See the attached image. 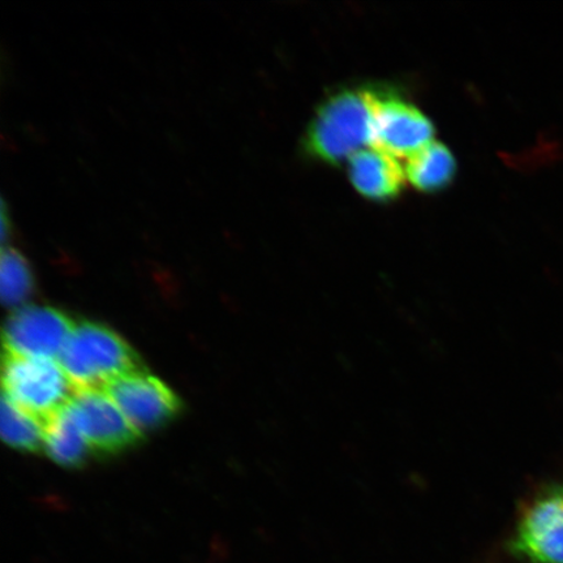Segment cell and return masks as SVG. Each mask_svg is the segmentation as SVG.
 Wrapping results in <instances>:
<instances>
[{"label":"cell","instance_id":"cell-1","mask_svg":"<svg viewBox=\"0 0 563 563\" xmlns=\"http://www.w3.org/2000/svg\"><path fill=\"white\" fill-rule=\"evenodd\" d=\"M375 145V84L341 87L316 109L302 137L307 157L330 166Z\"/></svg>","mask_w":563,"mask_h":563},{"label":"cell","instance_id":"cell-2","mask_svg":"<svg viewBox=\"0 0 563 563\" xmlns=\"http://www.w3.org/2000/svg\"><path fill=\"white\" fill-rule=\"evenodd\" d=\"M58 363L75 391L104 390L115 379L145 369L121 334L95 321L76 323Z\"/></svg>","mask_w":563,"mask_h":563},{"label":"cell","instance_id":"cell-3","mask_svg":"<svg viewBox=\"0 0 563 563\" xmlns=\"http://www.w3.org/2000/svg\"><path fill=\"white\" fill-rule=\"evenodd\" d=\"M3 397L46 427L69 405L75 389L58 361L3 351Z\"/></svg>","mask_w":563,"mask_h":563},{"label":"cell","instance_id":"cell-4","mask_svg":"<svg viewBox=\"0 0 563 563\" xmlns=\"http://www.w3.org/2000/svg\"><path fill=\"white\" fill-rule=\"evenodd\" d=\"M434 126L424 112L386 84H375V147L411 157L432 143Z\"/></svg>","mask_w":563,"mask_h":563},{"label":"cell","instance_id":"cell-5","mask_svg":"<svg viewBox=\"0 0 563 563\" xmlns=\"http://www.w3.org/2000/svg\"><path fill=\"white\" fill-rule=\"evenodd\" d=\"M511 551L532 563H563V485L544 489L525 506Z\"/></svg>","mask_w":563,"mask_h":563},{"label":"cell","instance_id":"cell-6","mask_svg":"<svg viewBox=\"0 0 563 563\" xmlns=\"http://www.w3.org/2000/svg\"><path fill=\"white\" fill-rule=\"evenodd\" d=\"M103 391L140 433L166 426L181 411L180 399L172 387L146 369L115 379Z\"/></svg>","mask_w":563,"mask_h":563},{"label":"cell","instance_id":"cell-7","mask_svg":"<svg viewBox=\"0 0 563 563\" xmlns=\"http://www.w3.org/2000/svg\"><path fill=\"white\" fill-rule=\"evenodd\" d=\"M76 322L53 307L25 306L13 311L3 329L4 350L58 361Z\"/></svg>","mask_w":563,"mask_h":563},{"label":"cell","instance_id":"cell-8","mask_svg":"<svg viewBox=\"0 0 563 563\" xmlns=\"http://www.w3.org/2000/svg\"><path fill=\"white\" fill-rule=\"evenodd\" d=\"M70 406L93 454L115 455L143 439L103 390L75 391Z\"/></svg>","mask_w":563,"mask_h":563},{"label":"cell","instance_id":"cell-9","mask_svg":"<svg viewBox=\"0 0 563 563\" xmlns=\"http://www.w3.org/2000/svg\"><path fill=\"white\" fill-rule=\"evenodd\" d=\"M349 175L356 191L376 202L398 199L406 187V176L396 157L377 150H362L349 162Z\"/></svg>","mask_w":563,"mask_h":563},{"label":"cell","instance_id":"cell-10","mask_svg":"<svg viewBox=\"0 0 563 563\" xmlns=\"http://www.w3.org/2000/svg\"><path fill=\"white\" fill-rule=\"evenodd\" d=\"M45 435V452L63 467H80L93 454L70 402L47 422Z\"/></svg>","mask_w":563,"mask_h":563},{"label":"cell","instance_id":"cell-11","mask_svg":"<svg viewBox=\"0 0 563 563\" xmlns=\"http://www.w3.org/2000/svg\"><path fill=\"white\" fill-rule=\"evenodd\" d=\"M456 175V162L446 145L432 141L415 153L406 165V176L419 191L440 192L452 185Z\"/></svg>","mask_w":563,"mask_h":563},{"label":"cell","instance_id":"cell-12","mask_svg":"<svg viewBox=\"0 0 563 563\" xmlns=\"http://www.w3.org/2000/svg\"><path fill=\"white\" fill-rule=\"evenodd\" d=\"M30 262L13 246L3 245L0 256V295L5 307L19 309L34 292Z\"/></svg>","mask_w":563,"mask_h":563},{"label":"cell","instance_id":"cell-13","mask_svg":"<svg viewBox=\"0 0 563 563\" xmlns=\"http://www.w3.org/2000/svg\"><path fill=\"white\" fill-rule=\"evenodd\" d=\"M2 439L21 452L40 453L45 450V427L31 415L21 411L9 399H2Z\"/></svg>","mask_w":563,"mask_h":563}]
</instances>
